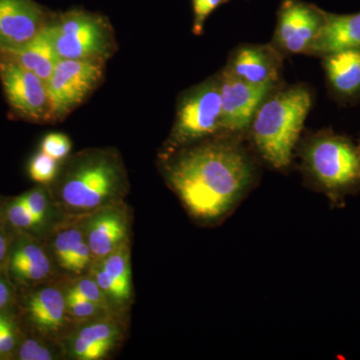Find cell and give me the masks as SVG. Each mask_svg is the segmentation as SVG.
<instances>
[{"label": "cell", "instance_id": "1", "mask_svg": "<svg viewBox=\"0 0 360 360\" xmlns=\"http://www.w3.org/2000/svg\"><path fill=\"white\" fill-rule=\"evenodd\" d=\"M165 156L168 186L198 221L221 219L238 205L252 181L248 155L232 142H202Z\"/></svg>", "mask_w": 360, "mask_h": 360}, {"label": "cell", "instance_id": "2", "mask_svg": "<svg viewBox=\"0 0 360 360\" xmlns=\"http://www.w3.org/2000/svg\"><path fill=\"white\" fill-rule=\"evenodd\" d=\"M127 191L129 179L120 153L113 148H89L59 167L51 193L66 214L82 217L122 202Z\"/></svg>", "mask_w": 360, "mask_h": 360}, {"label": "cell", "instance_id": "3", "mask_svg": "<svg viewBox=\"0 0 360 360\" xmlns=\"http://www.w3.org/2000/svg\"><path fill=\"white\" fill-rule=\"evenodd\" d=\"M312 97L302 86H293L266 99L252 120L253 141L272 167L290 165L292 151L311 108Z\"/></svg>", "mask_w": 360, "mask_h": 360}, {"label": "cell", "instance_id": "4", "mask_svg": "<svg viewBox=\"0 0 360 360\" xmlns=\"http://www.w3.org/2000/svg\"><path fill=\"white\" fill-rule=\"evenodd\" d=\"M305 163L316 186L335 206L360 191V148L345 135L324 131L310 139Z\"/></svg>", "mask_w": 360, "mask_h": 360}, {"label": "cell", "instance_id": "5", "mask_svg": "<svg viewBox=\"0 0 360 360\" xmlns=\"http://www.w3.org/2000/svg\"><path fill=\"white\" fill-rule=\"evenodd\" d=\"M44 32L60 59L105 63L117 51L115 30L103 14L82 8L53 13Z\"/></svg>", "mask_w": 360, "mask_h": 360}, {"label": "cell", "instance_id": "6", "mask_svg": "<svg viewBox=\"0 0 360 360\" xmlns=\"http://www.w3.org/2000/svg\"><path fill=\"white\" fill-rule=\"evenodd\" d=\"M221 130V98L219 77L186 90L177 104L165 155Z\"/></svg>", "mask_w": 360, "mask_h": 360}, {"label": "cell", "instance_id": "7", "mask_svg": "<svg viewBox=\"0 0 360 360\" xmlns=\"http://www.w3.org/2000/svg\"><path fill=\"white\" fill-rule=\"evenodd\" d=\"M105 63L59 59L46 82L52 123L63 122L103 82Z\"/></svg>", "mask_w": 360, "mask_h": 360}, {"label": "cell", "instance_id": "8", "mask_svg": "<svg viewBox=\"0 0 360 360\" xmlns=\"http://www.w3.org/2000/svg\"><path fill=\"white\" fill-rule=\"evenodd\" d=\"M0 82L13 115L25 122L52 123L46 84L0 52Z\"/></svg>", "mask_w": 360, "mask_h": 360}, {"label": "cell", "instance_id": "9", "mask_svg": "<svg viewBox=\"0 0 360 360\" xmlns=\"http://www.w3.org/2000/svg\"><path fill=\"white\" fill-rule=\"evenodd\" d=\"M219 80L221 130L243 131L252 122L255 113L272 86L248 84L227 70H224Z\"/></svg>", "mask_w": 360, "mask_h": 360}, {"label": "cell", "instance_id": "10", "mask_svg": "<svg viewBox=\"0 0 360 360\" xmlns=\"http://www.w3.org/2000/svg\"><path fill=\"white\" fill-rule=\"evenodd\" d=\"M52 15L34 0H0V51H13L32 41Z\"/></svg>", "mask_w": 360, "mask_h": 360}, {"label": "cell", "instance_id": "11", "mask_svg": "<svg viewBox=\"0 0 360 360\" xmlns=\"http://www.w3.org/2000/svg\"><path fill=\"white\" fill-rule=\"evenodd\" d=\"M324 11L302 0H283L279 6L276 39L290 53L309 52L323 21Z\"/></svg>", "mask_w": 360, "mask_h": 360}, {"label": "cell", "instance_id": "12", "mask_svg": "<svg viewBox=\"0 0 360 360\" xmlns=\"http://www.w3.org/2000/svg\"><path fill=\"white\" fill-rule=\"evenodd\" d=\"M120 205L106 206L89 215L84 234L94 259L108 257L127 243L129 215Z\"/></svg>", "mask_w": 360, "mask_h": 360}, {"label": "cell", "instance_id": "13", "mask_svg": "<svg viewBox=\"0 0 360 360\" xmlns=\"http://www.w3.org/2000/svg\"><path fill=\"white\" fill-rule=\"evenodd\" d=\"M355 49H360V13L333 14L324 11L321 30L309 53L324 58Z\"/></svg>", "mask_w": 360, "mask_h": 360}, {"label": "cell", "instance_id": "14", "mask_svg": "<svg viewBox=\"0 0 360 360\" xmlns=\"http://www.w3.org/2000/svg\"><path fill=\"white\" fill-rule=\"evenodd\" d=\"M278 59L271 49L245 45L234 52L225 70L248 84L274 86L278 77Z\"/></svg>", "mask_w": 360, "mask_h": 360}, {"label": "cell", "instance_id": "15", "mask_svg": "<svg viewBox=\"0 0 360 360\" xmlns=\"http://www.w3.org/2000/svg\"><path fill=\"white\" fill-rule=\"evenodd\" d=\"M9 272L16 283H41L51 272V259L34 239L23 236L11 245L8 259Z\"/></svg>", "mask_w": 360, "mask_h": 360}, {"label": "cell", "instance_id": "16", "mask_svg": "<svg viewBox=\"0 0 360 360\" xmlns=\"http://www.w3.org/2000/svg\"><path fill=\"white\" fill-rule=\"evenodd\" d=\"M66 311L65 295L58 288H39L26 298L27 319L44 335L58 333L63 328Z\"/></svg>", "mask_w": 360, "mask_h": 360}, {"label": "cell", "instance_id": "17", "mask_svg": "<svg viewBox=\"0 0 360 360\" xmlns=\"http://www.w3.org/2000/svg\"><path fill=\"white\" fill-rule=\"evenodd\" d=\"M324 70L330 89L343 101L360 96V49L324 56Z\"/></svg>", "mask_w": 360, "mask_h": 360}, {"label": "cell", "instance_id": "18", "mask_svg": "<svg viewBox=\"0 0 360 360\" xmlns=\"http://www.w3.org/2000/svg\"><path fill=\"white\" fill-rule=\"evenodd\" d=\"M45 28V27H44ZM1 52L26 70L32 71L46 84L59 58L44 30L28 42L13 51Z\"/></svg>", "mask_w": 360, "mask_h": 360}, {"label": "cell", "instance_id": "19", "mask_svg": "<svg viewBox=\"0 0 360 360\" xmlns=\"http://www.w3.org/2000/svg\"><path fill=\"white\" fill-rule=\"evenodd\" d=\"M118 331L110 321H94L78 331L72 341V352L78 359H103L115 347Z\"/></svg>", "mask_w": 360, "mask_h": 360}, {"label": "cell", "instance_id": "20", "mask_svg": "<svg viewBox=\"0 0 360 360\" xmlns=\"http://www.w3.org/2000/svg\"><path fill=\"white\" fill-rule=\"evenodd\" d=\"M97 265L101 267L117 284L123 295L129 300L131 296V270H130L129 243H125L108 257L99 259Z\"/></svg>", "mask_w": 360, "mask_h": 360}, {"label": "cell", "instance_id": "21", "mask_svg": "<svg viewBox=\"0 0 360 360\" xmlns=\"http://www.w3.org/2000/svg\"><path fill=\"white\" fill-rule=\"evenodd\" d=\"M2 217L6 219L7 224L18 231L30 232L39 229L40 226L37 220L30 212L20 196L13 198L4 206Z\"/></svg>", "mask_w": 360, "mask_h": 360}, {"label": "cell", "instance_id": "22", "mask_svg": "<svg viewBox=\"0 0 360 360\" xmlns=\"http://www.w3.org/2000/svg\"><path fill=\"white\" fill-rule=\"evenodd\" d=\"M84 239V232L75 226L68 227L56 234L53 241V251L61 269H65L71 255Z\"/></svg>", "mask_w": 360, "mask_h": 360}, {"label": "cell", "instance_id": "23", "mask_svg": "<svg viewBox=\"0 0 360 360\" xmlns=\"http://www.w3.org/2000/svg\"><path fill=\"white\" fill-rule=\"evenodd\" d=\"M59 161L47 155L44 151H39L32 156L28 163V174L33 181L37 184H52L59 172Z\"/></svg>", "mask_w": 360, "mask_h": 360}, {"label": "cell", "instance_id": "24", "mask_svg": "<svg viewBox=\"0 0 360 360\" xmlns=\"http://www.w3.org/2000/svg\"><path fill=\"white\" fill-rule=\"evenodd\" d=\"M39 225L44 224L49 212V194L42 186L35 187L20 195Z\"/></svg>", "mask_w": 360, "mask_h": 360}, {"label": "cell", "instance_id": "25", "mask_svg": "<svg viewBox=\"0 0 360 360\" xmlns=\"http://www.w3.org/2000/svg\"><path fill=\"white\" fill-rule=\"evenodd\" d=\"M71 148H72V143L70 137L63 134H56V132L45 135L40 143V150L58 161L68 158Z\"/></svg>", "mask_w": 360, "mask_h": 360}, {"label": "cell", "instance_id": "26", "mask_svg": "<svg viewBox=\"0 0 360 360\" xmlns=\"http://www.w3.org/2000/svg\"><path fill=\"white\" fill-rule=\"evenodd\" d=\"M229 1V0H191L193 13V34H202L205 21L210 18V14Z\"/></svg>", "mask_w": 360, "mask_h": 360}, {"label": "cell", "instance_id": "27", "mask_svg": "<svg viewBox=\"0 0 360 360\" xmlns=\"http://www.w3.org/2000/svg\"><path fill=\"white\" fill-rule=\"evenodd\" d=\"M66 295L84 298V300L101 305L104 309V298H105V295H104L103 290H101V288H99L98 284L96 283L94 279L84 278L82 279V281H78L77 283H75V285L71 286Z\"/></svg>", "mask_w": 360, "mask_h": 360}, {"label": "cell", "instance_id": "28", "mask_svg": "<svg viewBox=\"0 0 360 360\" xmlns=\"http://www.w3.org/2000/svg\"><path fill=\"white\" fill-rule=\"evenodd\" d=\"M66 307L70 314L77 319H87L94 316L99 309H103L96 303L77 296L66 295Z\"/></svg>", "mask_w": 360, "mask_h": 360}, {"label": "cell", "instance_id": "29", "mask_svg": "<svg viewBox=\"0 0 360 360\" xmlns=\"http://www.w3.org/2000/svg\"><path fill=\"white\" fill-rule=\"evenodd\" d=\"M53 359L49 348L35 340H26L18 348V359L51 360Z\"/></svg>", "mask_w": 360, "mask_h": 360}, {"label": "cell", "instance_id": "30", "mask_svg": "<svg viewBox=\"0 0 360 360\" xmlns=\"http://www.w3.org/2000/svg\"><path fill=\"white\" fill-rule=\"evenodd\" d=\"M92 259L94 257H92L89 243H87L86 239H84L71 255L70 262L66 264L65 269L73 272V274H80L89 266Z\"/></svg>", "mask_w": 360, "mask_h": 360}, {"label": "cell", "instance_id": "31", "mask_svg": "<svg viewBox=\"0 0 360 360\" xmlns=\"http://www.w3.org/2000/svg\"><path fill=\"white\" fill-rule=\"evenodd\" d=\"M7 222L0 215V269L7 264L9 251H11V236L7 231Z\"/></svg>", "mask_w": 360, "mask_h": 360}, {"label": "cell", "instance_id": "32", "mask_svg": "<svg viewBox=\"0 0 360 360\" xmlns=\"http://www.w3.org/2000/svg\"><path fill=\"white\" fill-rule=\"evenodd\" d=\"M15 343V333H14V326L11 321L7 324L6 328L0 335V355H6L13 352Z\"/></svg>", "mask_w": 360, "mask_h": 360}, {"label": "cell", "instance_id": "33", "mask_svg": "<svg viewBox=\"0 0 360 360\" xmlns=\"http://www.w3.org/2000/svg\"><path fill=\"white\" fill-rule=\"evenodd\" d=\"M13 298V290L6 278L0 276V311L6 309Z\"/></svg>", "mask_w": 360, "mask_h": 360}, {"label": "cell", "instance_id": "34", "mask_svg": "<svg viewBox=\"0 0 360 360\" xmlns=\"http://www.w3.org/2000/svg\"><path fill=\"white\" fill-rule=\"evenodd\" d=\"M9 322H11V319L6 314L0 312V335H1L2 331L4 330V328H6Z\"/></svg>", "mask_w": 360, "mask_h": 360}, {"label": "cell", "instance_id": "35", "mask_svg": "<svg viewBox=\"0 0 360 360\" xmlns=\"http://www.w3.org/2000/svg\"><path fill=\"white\" fill-rule=\"evenodd\" d=\"M359 148H360V146H359Z\"/></svg>", "mask_w": 360, "mask_h": 360}]
</instances>
